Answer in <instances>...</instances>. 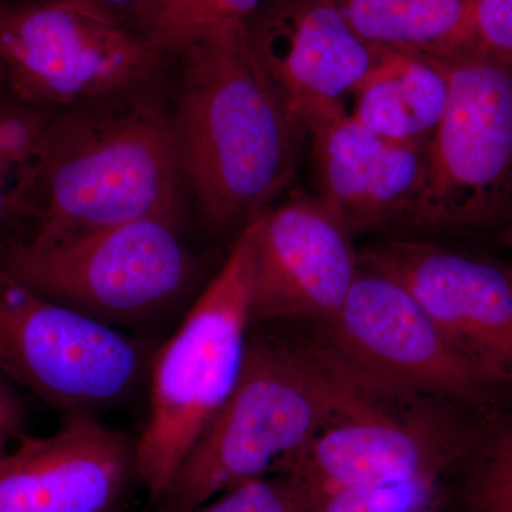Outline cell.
<instances>
[{"instance_id":"cell-1","label":"cell","mask_w":512,"mask_h":512,"mask_svg":"<svg viewBox=\"0 0 512 512\" xmlns=\"http://www.w3.org/2000/svg\"><path fill=\"white\" fill-rule=\"evenodd\" d=\"M16 192L35 244L147 218L181 225L191 190L158 82L57 111Z\"/></svg>"},{"instance_id":"cell-2","label":"cell","mask_w":512,"mask_h":512,"mask_svg":"<svg viewBox=\"0 0 512 512\" xmlns=\"http://www.w3.org/2000/svg\"><path fill=\"white\" fill-rule=\"evenodd\" d=\"M173 59L188 185L205 225L237 238L292 183L309 136L256 62L244 23L208 30Z\"/></svg>"},{"instance_id":"cell-3","label":"cell","mask_w":512,"mask_h":512,"mask_svg":"<svg viewBox=\"0 0 512 512\" xmlns=\"http://www.w3.org/2000/svg\"><path fill=\"white\" fill-rule=\"evenodd\" d=\"M330 407L309 336L288 325H252L234 392L156 512L192 511L239 484L293 473Z\"/></svg>"},{"instance_id":"cell-4","label":"cell","mask_w":512,"mask_h":512,"mask_svg":"<svg viewBox=\"0 0 512 512\" xmlns=\"http://www.w3.org/2000/svg\"><path fill=\"white\" fill-rule=\"evenodd\" d=\"M255 222L235 238L220 271L154 353L150 413L134 443L137 481L160 503L192 448L228 402L252 328Z\"/></svg>"},{"instance_id":"cell-5","label":"cell","mask_w":512,"mask_h":512,"mask_svg":"<svg viewBox=\"0 0 512 512\" xmlns=\"http://www.w3.org/2000/svg\"><path fill=\"white\" fill-rule=\"evenodd\" d=\"M180 228L147 218L53 244L12 239L0 244V265L87 318L141 328L173 313L200 278Z\"/></svg>"},{"instance_id":"cell-6","label":"cell","mask_w":512,"mask_h":512,"mask_svg":"<svg viewBox=\"0 0 512 512\" xmlns=\"http://www.w3.org/2000/svg\"><path fill=\"white\" fill-rule=\"evenodd\" d=\"M168 59L133 26L76 0H0V92L62 111L156 83Z\"/></svg>"},{"instance_id":"cell-7","label":"cell","mask_w":512,"mask_h":512,"mask_svg":"<svg viewBox=\"0 0 512 512\" xmlns=\"http://www.w3.org/2000/svg\"><path fill=\"white\" fill-rule=\"evenodd\" d=\"M437 57L450 93L404 227L504 228L512 221V66L467 52Z\"/></svg>"},{"instance_id":"cell-8","label":"cell","mask_w":512,"mask_h":512,"mask_svg":"<svg viewBox=\"0 0 512 512\" xmlns=\"http://www.w3.org/2000/svg\"><path fill=\"white\" fill-rule=\"evenodd\" d=\"M153 357L143 340L47 298L0 265V376L62 419L126 402Z\"/></svg>"},{"instance_id":"cell-9","label":"cell","mask_w":512,"mask_h":512,"mask_svg":"<svg viewBox=\"0 0 512 512\" xmlns=\"http://www.w3.org/2000/svg\"><path fill=\"white\" fill-rule=\"evenodd\" d=\"M325 379L329 419L293 470L306 490L446 474L458 441L436 400L367 375L338 356L326 363Z\"/></svg>"},{"instance_id":"cell-10","label":"cell","mask_w":512,"mask_h":512,"mask_svg":"<svg viewBox=\"0 0 512 512\" xmlns=\"http://www.w3.org/2000/svg\"><path fill=\"white\" fill-rule=\"evenodd\" d=\"M319 338L367 375L434 400L480 399L495 386L394 276L363 261Z\"/></svg>"},{"instance_id":"cell-11","label":"cell","mask_w":512,"mask_h":512,"mask_svg":"<svg viewBox=\"0 0 512 512\" xmlns=\"http://www.w3.org/2000/svg\"><path fill=\"white\" fill-rule=\"evenodd\" d=\"M355 234L320 192L293 194L255 222L252 325L322 328L360 268Z\"/></svg>"},{"instance_id":"cell-12","label":"cell","mask_w":512,"mask_h":512,"mask_svg":"<svg viewBox=\"0 0 512 512\" xmlns=\"http://www.w3.org/2000/svg\"><path fill=\"white\" fill-rule=\"evenodd\" d=\"M256 62L309 137L346 116L376 47L353 32L332 0H264L244 23Z\"/></svg>"},{"instance_id":"cell-13","label":"cell","mask_w":512,"mask_h":512,"mask_svg":"<svg viewBox=\"0 0 512 512\" xmlns=\"http://www.w3.org/2000/svg\"><path fill=\"white\" fill-rule=\"evenodd\" d=\"M360 256L412 293L495 384L512 383V269L421 239L379 242Z\"/></svg>"},{"instance_id":"cell-14","label":"cell","mask_w":512,"mask_h":512,"mask_svg":"<svg viewBox=\"0 0 512 512\" xmlns=\"http://www.w3.org/2000/svg\"><path fill=\"white\" fill-rule=\"evenodd\" d=\"M134 443L89 414L50 436L23 434L0 457V512L119 511L137 480Z\"/></svg>"},{"instance_id":"cell-15","label":"cell","mask_w":512,"mask_h":512,"mask_svg":"<svg viewBox=\"0 0 512 512\" xmlns=\"http://www.w3.org/2000/svg\"><path fill=\"white\" fill-rule=\"evenodd\" d=\"M320 194L353 234L404 227L426 174L427 147L369 130L348 113L309 137Z\"/></svg>"},{"instance_id":"cell-16","label":"cell","mask_w":512,"mask_h":512,"mask_svg":"<svg viewBox=\"0 0 512 512\" xmlns=\"http://www.w3.org/2000/svg\"><path fill=\"white\" fill-rule=\"evenodd\" d=\"M446 63L419 50L376 47V59L359 84L352 116L380 136L429 146L446 111Z\"/></svg>"},{"instance_id":"cell-17","label":"cell","mask_w":512,"mask_h":512,"mask_svg":"<svg viewBox=\"0 0 512 512\" xmlns=\"http://www.w3.org/2000/svg\"><path fill=\"white\" fill-rule=\"evenodd\" d=\"M363 42L382 49L454 52L466 35L470 0H332Z\"/></svg>"},{"instance_id":"cell-18","label":"cell","mask_w":512,"mask_h":512,"mask_svg":"<svg viewBox=\"0 0 512 512\" xmlns=\"http://www.w3.org/2000/svg\"><path fill=\"white\" fill-rule=\"evenodd\" d=\"M264 0H138L130 25L158 55L171 60L208 30L245 23Z\"/></svg>"},{"instance_id":"cell-19","label":"cell","mask_w":512,"mask_h":512,"mask_svg":"<svg viewBox=\"0 0 512 512\" xmlns=\"http://www.w3.org/2000/svg\"><path fill=\"white\" fill-rule=\"evenodd\" d=\"M305 491V512H441L444 474L403 483Z\"/></svg>"},{"instance_id":"cell-20","label":"cell","mask_w":512,"mask_h":512,"mask_svg":"<svg viewBox=\"0 0 512 512\" xmlns=\"http://www.w3.org/2000/svg\"><path fill=\"white\" fill-rule=\"evenodd\" d=\"M57 111L39 109L0 92V178L16 184L29 170Z\"/></svg>"},{"instance_id":"cell-21","label":"cell","mask_w":512,"mask_h":512,"mask_svg":"<svg viewBox=\"0 0 512 512\" xmlns=\"http://www.w3.org/2000/svg\"><path fill=\"white\" fill-rule=\"evenodd\" d=\"M306 491L295 473L274 474L239 484L188 512H305Z\"/></svg>"},{"instance_id":"cell-22","label":"cell","mask_w":512,"mask_h":512,"mask_svg":"<svg viewBox=\"0 0 512 512\" xmlns=\"http://www.w3.org/2000/svg\"><path fill=\"white\" fill-rule=\"evenodd\" d=\"M457 52L512 66V0H471L466 35L451 53Z\"/></svg>"},{"instance_id":"cell-23","label":"cell","mask_w":512,"mask_h":512,"mask_svg":"<svg viewBox=\"0 0 512 512\" xmlns=\"http://www.w3.org/2000/svg\"><path fill=\"white\" fill-rule=\"evenodd\" d=\"M471 510L512 512V426L485 458L471 495Z\"/></svg>"},{"instance_id":"cell-24","label":"cell","mask_w":512,"mask_h":512,"mask_svg":"<svg viewBox=\"0 0 512 512\" xmlns=\"http://www.w3.org/2000/svg\"><path fill=\"white\" fill-rule=\"evenodd\" d=\"M25 409L18 394L9 386L5 377L0 376V457L6 453L13 441L23 436Z\"/></svg>"},{"instance_id":"cell-25","label":"cell","mask_w":512,"mask_h":512,"mask_svg":"<svg viewBox=\"0 0 512 512\" xmlns=\"http://www.w3.org/2000/svg\"><path fill=\"white\" fill-rule=\"evenodd\" d=\"M28 215L16 188L0 178V244L25 237Z\"/></svg>"},{"instance_id":"cell-26","label":"cell","mask_w":512,"mask_h":512,"mask_svg":"<svg viewBox=\"0 0 512 512\" xmlns=\"http://www.w3.org/2000/svg\"><path fill=\"white\" fill-rule=\"evenodd\" d=\"M76 2L96 6V8L106 10L111 15L119 16L120 19L130 23L131 13L136 8L138 0H76Z\"/></svg>"},{"instance_id":"cell-27","label":"cell","mask_w":512,"mask_h":512,"mask_svg":"<svg viewBox=\"0 0 512 512\" xmlns=\"http://www.w3.org/2000/svg\"><path fill=\"white\" fill-rule=\"evenodd\" d=\"M500 237L507 247L512 249V221L508 222L504 228H501Z\"/></svg>"},{"instance_id":"cell-28","label":"cell","mask_w":512,"mask_h":512,"mask_svg":"<svg viewBox=\"0 0 512 512\" xmlns=\"http://www.w3.org/2000/svg\"><path fill=\"white\" fill-rule=\"evenodd\" d=\"M470 3H471V0H470Z\"/></svg>"}]
</instances>
